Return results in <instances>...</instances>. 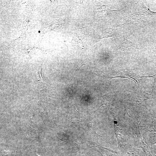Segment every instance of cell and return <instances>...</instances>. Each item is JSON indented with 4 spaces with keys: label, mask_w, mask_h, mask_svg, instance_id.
I'll list each match as a JSON object with an SVG mask.
<instances>
[{
    "label": "cell",
    "mask_w": 156,
    "mask_h": 156,
    "mask_svg": "<svg viewBox=\"0 0 156 156\" xmlns=\"http://www.w3.org/2000/svg\"><path fill=\"white\" fill-rule=\"evenodd\" d=\"M121 46L122 48L125 49L128 47H132L137 48L135 43L132 41L128 40L126 38H124L121 44Z\"/></svg>",
    "instance_id": "1"
},
{
    "label": "cell",
    "mask_w": 156,
    "mask_h": 156,
    "mask_svg": "<svg viewBox=\"0 0 156 156\" xmlns=\"http://www.w3.org/2000/svg\"><path fill=\"white\" fill-rule=\"evenodd\" d=\"M127 156H136V154L135 152L132 151H129L127 152Z\"/></svg>",
    "instance_id": "2"
},
{
    "label": "cell",
    "mask_w": 156,
    "mask_h": 156,
    "mask_svg": "<svg viewBox=\"0 0 156 156\" xmlns=\"http://www.w3.org/2000/svg\"><path fill=\"white\" fill-rule=\"evenodd\" d=\"M155 118H156V111L155 112Z\"/></svg>",
    "instance_id": "3"
}]
</instances>
